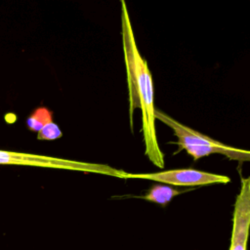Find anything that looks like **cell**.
Wrapping results in <instances>:
<instances>
[{
  "label": "cell",
  "instance_id": "1",
  "mask_svg": "<svg viewBox=\"0 0 250 250\" xmlns=\"http://www.w3.org/2000/svg\"><path fill=\"white\" fill-rule=\"evenodd\" d=\"M122 41L124 59L127 69L129 98H130V124L133 131V113L139 107L142 110V133L146 146L145 153L158 168L164 167V153L161 151L155 130L152 77L147 62L141 56L136 45L135 36L129 19L126 3L121 1Z\"/></svg>",
  "mask_w": 250,
  "mask_h": 250
},
{
  "label": "cell",
  "instance_id": "2",
  "mask_svg": "<svg viewBox=\"0 0 250 250\" xmlns=\"http://www.w3.org/2000/svg\"><path fill=\"white\" fill-rule=\"evenodd\" d=\"M0 164L60 168V169H67V170H73V171L103 174V175L113 176L117 178H121L122 174L124 173L123 170H119L105 164L88 163V162L67 160V159L56 158V157L45 156V155L13 152V151H5V150H0Z\"/></svg>",
  "mask_w": 250,
  "mask_h": 250
},
{
  "label": "cell",
  "instance_id": "3",
  "mask_svg": "<svg viewBox=\"0 0 250 250\" xmlns=\"http://www.w3.org/2000/svg\"><path fill=\"white\" fill-rule=\"evenodd\" d=\"M122 179H142L160 182L171 186H203L209 184H227L230 179L224 175L213 174L196 169H173L164 172L133 174L125 172Z\"/></svg>",
  "mask_w": 250,
  "mask_h": 250
},
{
  "label": "cell",
  "instance_id": "4",
  "mask_svg": "<svg viewBox=\"0 0 250 250\" xmlns=\"http://www.w3.org/2000/svg\"><path fill=\"white\" fill-rule=\"evenodd\" d=\"M250 226V178H241V188L236 196L232 218L229 250H247Z\"/></svg>",
  "mask_w": 250,
  "mask_h": 250
},
{
  "label": "cell",
  "instance_id": "5",
  "mask_svg": "<svg viewBox=\"0 0 250 250\" xmlns=\"http://www.w3.org/2000/svg\"><path fill=\"white\" fill-rule=\"evenodd\" d=\"M183 149H185L190 156H192L194 160H197L204 156H208L212 153H221L231 160H238L242 162L250 160V152L248 150L231 147L226 145H223L221 146H185Z\"/></svg>",
  "mask_w": 250,
  "mask_h": 250
},
{
  "label": "cell",
  "instance_id": "6",
  "mask_svg": "<svg viewBox=\"0 0 250 250\" xmlns=\"http://www.w3.org/2000/svg\"><path fill=\"white\" fill-rule=\"evenodd\" d=\"M183 191L179 190L172 186L168 185H154L145 195L139 196L140 198L146 199L147 201L159 204L161 206H166L175 196L181 194Z\"/></svg>",
  "mask_w": 250,
  "mask_h": 250
},
{
  "label": "cell",
  "instance_id": "7",
  "mask_svg": "<svg viewBox=\"0 0 250 250\" xmlns=\"http://www.w3.org/2000/svg\"><path fill=\"white\" fill-rule=\"evenodd\" d=\"M53 121V112L45 107L39 106L33 110V112L26 119V126L30 131L38 132L47 123Z\"/></svg>",
  "mask_w": 250,
  "mask_h": 250
},
{
  "label": "cell",
  "instance_id": "8",
  "mask_svg": "<svg viewBox=\"0 0 250 250\" xmlns=\"http://www.w3.org/2000/svg\"><path fill=\"white\" fill-rule=\"evenodd\" d=\"M37 140L39 141H54L62 136V132L55 122L47 123L41 130L37 132Z\"/></svg>",
  "mask_w": 250,
  "mask_h": 250
}]
</instances>
